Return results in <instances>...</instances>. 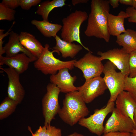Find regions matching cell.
Returning <instances> with one entry per match:
<instances>
[{
  "label": "cell",
  "mask_w": 136,
  "mask_h": 136,
  "mask_svg": "<svg viewBox=\"0 0 136 136\" xmlns=\"http://www.w3.org/2000/svg\"><path fill=\"white\" fill-rule=\"evenodd\" d=\"M110 5L108 0L91 1V11L84 32L86 36L103 39L107 42L109 41L110 35L108 29V17Z\"/></svg>",
  "instance_id": "6da1fadb"
},
{
  "label": "cell",
  "mask_w": 136,
  "mask_h": 136,
  "mask_svg": "<svg viewBox=\"0 0 136 136\" xmlns=\"http://www.w3.org/2000/svg\"><path fill=\"white\" fill-rule=\"evenodd\" d=\"M62 103L63 106L58 114L63 122L71 126L89 113L86 103L78 91L66 93Z\"/></svg>",
  "instance_id": "7a4b0ae2"
},
{
  "label": "cell",
  "mask_w": 136,
  "mask_h": 136,
  "mask_svg": "<svg viewBox=\"0 0 136 136\" xmlns=\"http://www.w3.org/2000/svg\"><path fill=\"white\" fill-rule=\"evenodd\" d=\"M88 15L85 11L76 10L62 20L63 24L61 34L63 40L72 43L76 41L88 51L89 50L81 42L80 28L82 23L88 19Z\"/></svg>",
  "instance_id": "3957f363"
},
{
  "label": "cell",
  "mask_w": 136,
  "mask_h": 136,
  "mask_svg": "<svg viewBox=\"0 0 136 136\" xmlns=\"http://www.w3.org/2000/svg\"><path fill=\"white\" fill-rule=\"evenodd\" d=\"M44 50L41 56L34 63L35 67L46 75H55L59 70L67 68L71 70L74 69L76 59L64 61L55 57L53 53L54 50H49V45L46 44L44 46Z\"/></svg>",
  "instance_id": "277c9868"
},
{
  "label": "cell",
  "mask_w": 136,
  "mask_h": 136,
  "mask_svg": "<svg viewBox=\"0 0 136 136\" xmlns=\"http://www.w3.org/2000/svg\"><path fill=\"white\" fill-rule=\"evenodd\" d=\"M103 71L104 81L109 89L110 97L108 103L114 102L118 94L124 90L125 76L116 71V66L109 61L105 64Z\"/></svg>",
  "instance_id": "5b68a950"
},
{
  "label": "cell",
  "mask_w": 136,
  "mask_h": 136,
  "mask_svg": "<svg viewBox=\"0 0 136 136\" xmlns=\"http://www.w3.org/2000/svg\"><path fill=\"white\" fill-rule=\"evenodd\" d=\"M47 92L42 101V113L45 119L44 125L47 127L50 125L61 109L58 101L59 89L51 83L48 84Z\"/></svg>",
  "instance_id": "8992f818"
},
{
  "label": "cell",
  "mask_w": 136,
  "mask_h": 136,
  "mask_svg": "<svg viewBox=\"0 0 136 136\" xmlns=\"http://www.w3.org/2000/svg\"><path fill=\"white\" fill-rule=\"evenodd\" d=\"M114 106V102L108 103L105 107L95 109L93 114L88 117L81 119L78 123L87 128L91 133L100 136L104 133V120L109 114L112 112Z\"/></svg>",
  "instance_id": "52a82bcc"
},
{
  "label": "cell",
  "mask_w": 136,
  "mask_h": 136,
  "mask_svg": "<svg viewBox=\"0 0 136 136\" xmlns=\"http://www.w3.org/2000/svg\"><path fill=\"white\" fill-rule=\"evenodd\" d=\"M74 66L82 71L85 80L100 76L104 67L100 56L93 54L90 51L82 58L77 60Z\"/></svg>",
  "instance_id": "ba28073f"
},
{
  "label": "cell",
  "mask_w": 136,
  "mask_h": 136,
  "mask_svg": "<svg viewBox=\"0 0 136 136\" xmlns=\"http://www.w3.org/2000/svg\"><path fill=\"white\" fill-rule=\"evenodd\" d=\"M77 88L84 101L87 104L103 94L108 89L103 78L100 76L85 80L82 85Z\"/></svg>",
  "instance_id": "9c48e42d"
},
{
  "label": "cell",
  "mask_w": 136,
  "mask_h": 136,
  "mask_svg": "<svg viewBox=\"0 0 136 136\" xmlns=\"http://www.w3.org/2000/svg\"><path fill=\"white\" fill-rule=\"evenodd\" d=\"M112 113L104 126V134L117 132L131 133L133 129L136 130V125L132 120L121 114L116 108Z\"/></svg>",
  "instance_id": "30bf717a"
},
{
  "label": "cell",
  "mask_w": 136,
  "mask_h": 136,
  "mask_svg": "<svg viewBox=\"0 0 136 136\" xmlns=\"http://www.w3.org/2000/svg\"><path fill=\"white\" fill-rule=\"evenodd\" d=\"M97 54L103 60L108 59L113 63L122 73L125 76L129 74V54L122 48H114L103 52L98 51Z\"/></svg>",
  "instance_id": "8fae6325"
},
{
  "label": "cell",
  "mask_w": 136,
  "mask_h": 136,
  "mask_svg": "<svg viewBox=\"0 0 136 136\" xmlns=\"http://www.w3.org/2000/svg\"><path fill=\"white\" fill-rule=\"evenodd\" d=\"M0 69L5 72L8 76V96L18 104H20L24 97L25 91L20 82V74L11 67H1Z\"/></svg>",
  "instance_id": "7c38bea8"
},
{
  "label": "cell",
  "mask_w": 136,
  "mask_h": 136,
  "mask_svg": "<svg viewBox=\"0 0 136 136\" xmlns=\"http://www.w3.org/2000/svg\"><path fill=\"white\" fill-rule=\"evenodd\" d=\"M67 68L59 70L55 75H51L50 78L51 83L55 85L60 90V92L64 93L78 91L77 87L74 85L77 77L72 76Z\"/></svg>",
  "instance_id": "4fadbf2b"
},
{
  "label": "cell",
  "mask_w": 136,
  "mask_h": 136,
  "mask_svg": "<svg viewBox=\"0 0 136 136\" xmlns=\"http://www.w3.org/2000/svg\"><path fill=\"white\" fill-rule=\"evenodd\" d=\"M8 42L3 47L6 54V57L14 56L22 52L26 54L31 60L32 62L35 61L37 58L27 50L21 44L19 40V35L13 31H11L9 35Z\"/></svg>",
  "instance_id": "5bb4252c"
},
{
  "label": "cell",
  "mask_w": 136,
  "mask_h": 136,
  "mask_svg": "<svg viewBox=\"0 0 136 136\" xmlns=\"http://www.w3.org/2000/svg\"><path fill=\"white\" fill-rule=\"evenodd\" d=\"M116 108L122 115L130 118L135 123L134 114L136 102L128 93L123 90L118 95L116 100Z\"/></svg>",
  "instance_id": "9a60e30c"
},
{
  "label": "cell",
  "mask_w": 136,
  "mask_h": 136,
  "mask_svg": "<svg viewBox=\"0 0 136 136\" xmlns=\"http://www.w3.org/2000/svg\"><path fill=\"white\" fill-rule=\"evenodd\" d=\"M32 61L26 54H18L12 57L0 56V65L5 64L14 69L19 74L28 69L29 64Z\"/></svg>",
  "instance_id": "2e32d148"
},
{
  "label": "cell",
  "mask_w": 136,
  "mask_h": 136,
  "mask_svg": "<svg viewBox=\"0 0 136 136\" xmlns=\"http://www.w3.org/2000/svg\"><path fill=\"white\" fill-rule=\"evenodd\" d=\"M54 38L56 44L53 48V50L59 55L60 53L63 58H74L83 49V47L81 45L64 41L57 35Z\"/></svg>",
  "instance_id": "e0dca14e"
},
{
  "label": "cell",
  "mask_w": 136,
  "mask_h": 136,
  "mask_svg": "<svg viewBox=\"0 0 136 136\" xmlns=\"http://www.w3.org/2000/svg\"><path fill=\"white\" fill-rule=\"evenodd\" d=\"M19 39L21 44L27 50L37 59L40 57L44 47L35 36L28 32L22 31L19 34Z\"/></svg>",
  "instance_id": "ac0fdd59"
},
{
  "label": "cell",
  "mask_w": 136,
  "mask_h": 136,
  "mask_svg": "<svg viewBox=\"0 0 136 136\" xmlns=\"http://www.w3.org/2000/svg\"><path fill=\"white\" fill-rule=\"evenodd\" d=\"M129 16L126 12L120 11L116 16L109 13L108 17V29L110 35L116 37L125 32L126 30L124 26L125 19Z\"/></svg>",
  "instance_id": "d6986e66"
},
{
  "label": "cell",
  "mask_w": 136,
  "mask_h": 136,
  "mask_svg": "<svg viewBox=\"0 0 136 136\" xmlns=\"http://www.w3.org/2000/svg\"><path fill=\"white\" fill-rule=\"evenodd\" d=\"M116 42L128 54L136 50V31L127 29L125 32L117 37Z\"/></svg>",
  "instance_id": "ffe728a7"
},
{
  "label": "cell",
  "mask_w": 136,
  "mask_h": 136,
  "mask_svg": "<svg viewBox=\"0 0 136 136\" xmlns=\"http://www.w3.org/2000/svg\"><path fill=\"white\" fill-rule=\"evenodd\" d=\"M31 23L44 36L48 38L55 37L62 27L61 24L52 23L44 20L40 21L34 19L31 21Z\"/></svg>",
  "instance_id": "44dd1931"
},
{
  "label": "cell",
  "mask_w": 136,
  "mask_h": 136,
  "mask_svg": "<svg viewBox=\"0 0 136 136\" xmlns=\"http://www.w3.org/2000/svg\"><path fill=\"white\" fill-rule=\"evenodd\" d=\"M65 0H53L45 1L41 3L38 6L36 13L41 15L43 20L48 21L50 12L54 9L61 7L65 5Z\"/></svg>",
  "instance_id": "7402d4cb"
},
{
  "label": "cell",
  "mask_w": 136,
  "mask_h": 136,
  "mask_svg": "<svg viewBox=\"0 0 136 136\" xmlns=\"http://www.w3.org/2000/svg\"><path fill=\"white\" fill-rule=\"evenodd\" d=\"M18 104L8 97H6L0 104V120L11 115L15 111Z\"/></svg>",
  "instance_id": "603a6c76"
},
{
  "label": "cell",
  "mask_w": 136,
  "mask_h": 136,
  "mask_svg": "<svg viewBox=\"0 0 136 136\" xmlns=\"http://www.w3.org/2000/svg\"><path fill=\"white\" fill-rule=\"evenodd\" d=\"M124 90L128 92L136 102V77L125 76Z\"/></svg>",
  "instance_id": "cb8c5ba5"
},
{
  "label": "cell",
  "mask_w": 136,
  "mask_h": 136,
  "mask_svg": "<svg viewBox=\"0 0 136 136\" xmlns=\"http://www.w3.org/2000/svg\"><path fill=\"white\" fill-rule=\"evenodd\" d=\"M16 11L13 9L7 7L0 3V20L9 21L15 19Z\"/></svg>",
  "instance_id": "d4e9b609"
},
{
  "label": "cell",
  "mask_w": 136,
  "mask_h": 136,
  "mask_svg": "<svg viewBox=\"0 0 136 136\" xmlns=\"http://www.w3.org/2000/svg\"><path fill=\"white\" fill-rule=\"evenodd\" d=\"M129 77L131 78L136 77V50L129 54Z\"/></svg>",
  "instance_id": "484cf974"
},
{
  "label": "cell",
  "mask_w": 136,
  "mask_h": 136,
  "mask_svg": "<svg viewBox=\"0 0 136 136\" xmlns=\"http://www.w3.org/2000/svg\"><path fill=\"white\" fill-rule=\"evenodd\" d=\"M41 0H19V6L23 9L28 10L41 2Z\"/></svg>",
  "instance_id": "4316f807"
},
{
  "label": "cell",
  "mask_w": 136,
  "mask_h": 136,
  "mask_svg": "<svg viewBox=\"0 0 136 136\" xmlns=\"http://www.w3.org/2000/svg\"><path fill=\"white\" fill-rule=\"evenodd\" d=\"M62 134L61 130L60 128L50 125L47 127L45 136H61Z\"/></svg>",
  "instance_id": "83f0119b"
},
{
  "label": "cell",
  "mask_w": 136,
  "mask_h": 136,
  "mask_svg": "<svg viewBox=\"0 0 136 136\" xmlns=\"http://www.w3.org/2000/svg\"><path fill=\"white\" fill-rule=\"evenodd\" d=\"M15 23V22H14L11 27L5 33H4V30L1 29H0V56H2V54L5 53L3 49V46L4 42V41H3V39L4 37L10 34L11 30L12 27Z\"/></svg>",
  "instance_id": "f1b7e54d"
},
{
  "label": "cell",
  "mask_w": 136,
  "mask_h": 136,
  "mask_svg": "<svg viewBox=\"0 0 136 136\" xmlns=\"http://www.w3.org/2000/svg\"><path fill=\"white\" fill-rule=\"evenodd\" d=\"M125 12L129 16L128 21L136 23V10L132 7L129 6L126 9Z\"/></svg>",
  "instance_id": "f546056e"
},
{
  "label": "cell",
  "mask_w": 136,
  "mask_h": 136,
  "mask_svg": "<svg viewBox=\"0 0 136 136\" xmlns=\"http://www.w3.org/2000/svg\"><path fill=\"white\" fill-rule=\"evenodd\" d=\"M8 8L14 9L19 6V0H3L1 3Z\"/></svg>",
  "instance_id": "4dcf8cb0"
},
{
  "label": "cell",
  "mask_w": 136,
  "mask_h": 136,
  "mask_svg": "<svg viewBox=\"0 0 136 136\" xmlns=\"http://www.w3.org/2000/svg\"><path fill=\"white\" fill-rule=\"evenodd\" d=\"M46 129L47 127L45 126H40L34 133H33L31 132L32 136H45Z\"/></svg>",
  "instance_id": "1f68e13d"
},
{
  "label": "cell",
  "mask_w": 136,
  "mask_h": 136,
  "mask_svg": "<svg viewBox=\"0 0 136 136\" xmlns=\"http://www.w3.org/2000/svg\"><path fill=\"white\" fill-rule=\"evenodd\" d=\"M102 136H131L130 133L119 132H109L104 134Z\"/></svg>",
  "instance_id": "d6a6232c"
},
{
  "label": "cell",
  "mask_w": 136,
  "mask_h": 136,
  "mask_svg": "<svg viewBox=\"0 0 136 136\" xmlns=\"http://www.w3.org/2000/svg\"><path fill=\"white\" fill-rule=\"evenodd\" d=\"M108 2L110 5L114 8L118 7L119 5V0H109Z\"/></svg>",
  "instance_id": "836d02e7"
},
{
  "label": "cell",
  "mask_w": 136,
  "mask_h": 136,
  "mask_svg": "<svg viewBox=\"0 0 136 136\" xmlns=\"http://www.w3.org/2000/svg\"><path fill=\"white\" fill-rule=\"evenodd\" d=\"M88 1V0H72V3L73 6L80 3H86Z\"/></svg>",
  "instance_id": "e575fe53"
},
{
  "label": "cell",
  "mask_w": 136,
  "mask_h": 136,
  "mask_svg": "<svg viewBox=\"0 0 136 136\" xmlns=\"http://www.w3.org/2000/svg\"><path fill=\"white\" fill-rule=\"evenodd\" d=\"M119 2L122 4L132 6V0H119Z\"/></svg>",
  "instance_id": "d590c367"
},
{
  "label": "cell",
  "mask_w": 136,
  "mask_h": 136,
  "mask_svg": "<svg viewBox=\"0 0 136 136\" xmlns=\"http://www.w3.org/2000/svg\"><path fill=\"white\" fill-rule=\"evenodd\" d=\"M67 136H85L77 132H75L71 133Z\"/></svg>",
  "instance_id": "8d00e7d4"
},
{
  "label": "cell",
  "mask_w": 136,
  "mask_h": 136,
  "mask_svg": "<svg viewBox=\"0 0 136 136\" xmlns=\"http://www.w3.org/2000/svg\"><path fill=\"white\" fill-rule=\"evenodd\" d=\"M136 10V0H132V6Z\"/></svg>",
  "instance_id": "74e56055"
},
{
  "label": "cell",
  "mask_w": 136,
  "mask_h": 136,
  "mask_svg": "<svg viewBox=\"0 0 136 136\" xmlns=\"http://www.w3.org/2000/svg\"><path fill=\"white\" fill-rule=\"evenodd\" d=\"M131 136H136V130L133 129L130 133Z\"/></svg>",
  "instance_id": "f35d334b"
},
{
  "label": "cell",
  "mask_w": 136,
  "mask_h": 136,
  "mask_svg": "<svg viewBox=\"0 0 136 136\" xmlns=\"http://www.w3.org/2000/svg\"><path fill=\"white\" fill-rule=\"evenodd\" d=\"M133 117L134 121L135 123L136 124V108L134 110Z\"/></svg>",
  "instance_id": "ab89813d"
}]
</instances>
